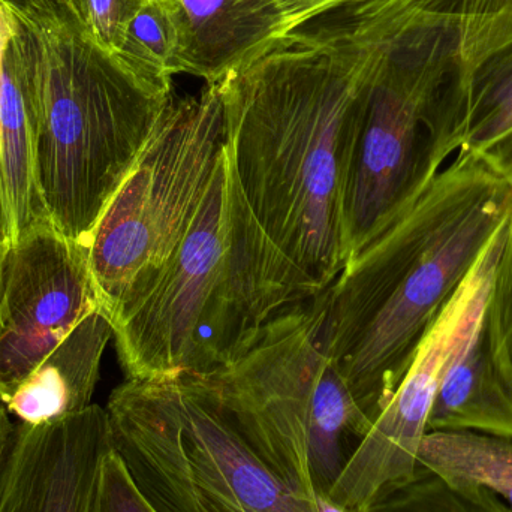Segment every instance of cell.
Instances as JSON below:
<instances>
[{
	"instance_id": "obj_1",
	"label": "cell",
	"mask_w": 512,
	"mask_h": 512,
	"mask_svg": "<svg viewBox=\"0 0 512 512\" xmlns=\"http://www.w3.org/2000/svg\"><path fill=\"white\" fill-rule=\"evenodd\" d=\"M378 59L376 42L280 41L218 83L231 283L255 330L348 264L346 189Z\"/></svg>"
},
{
	"instance_id": "obj_2",
	"label": "cell",
	"mask_w": 512,
	"mask_h": 512,
	"mask_svg": "<svg viewBox=\"0 0 512 512\" xmlns=\"http://www.w3.org/2000/svg\"><path fill=\"white\" fill-rule=\"evenodd\" d=\"M511 215V186L483 156L462 150L327 289L331 352L370 423Z\"/></svg>"
},
{
	"instance_id": "obj_3",
	"label": "cell",
	"mask_w": 512,
	"mask_h": 512,
	"mask_svg": "<svg viewBox=\"0 0 512 512\" xmlns=\"http://www.w3.org/2000/svg\"><path fill=\"white\" fill-rule=\"evenodd\" d=\"M21 20V18H20ZM36 107V182L48 221L87 246L174 92L99 47L68 8L27 21Z\"/></svg>"
},
{
	"instance_id": "obj_4",
	"label": "cell",
	"mask_w": 512,
	"mask_h": 512,
	"mask_svg": "<svg viewBox=\"0 0 512 512\" xmlns=\"http://www.w3.org/2000/svg\"><path fill=\"white\" fill-rule=\"evenodd\" d=\"M246 444L298 495H328L373 424L334 360L327 289L289 307L201 373Z\"/></svg>"
},
{
	"instance_id": "obj_5",
	"label": "cell",
	"mask_w": 512,
	"mask_h": 512,
	"mask_svg": "<svg viewBox=\"0 0 512 512\" xmlns=\"http://www.w3.org/2000/svg\"><path fill=\"white\" fill-rule=\"evenodd\" d=\"M379 59L352 156L349 259L399 222L462 149L468 66L456 35L423 17L376 39Z\"/></svg>"
},
{
	"instance_id": "obj_6",
	"label": "cell",
	"mask_w": 512,
	"mask_h": 512,
	"mask_svg": "<svg viewBox=\"0 0 512 512\" xmlns=\"http://www.w3.org/2000/svg\"><path fill=\"white\" fill-rule=\"evenodd\" d=\"M105 411L113 450L158 512H316L246 444L201 373L126 379Z\"/></svg>"
},
{
	"instance_id": "obj_7",
	"label": "cell",
	"mask_w": 512,
	"mask_h": 512,
	"mask_svg": "<svg viewBox=\"0 0 512 512\" xmlns=\"http://www.w3.org/2000/svg\"><path fill=\"white\" fill-rule=\"evenodd\" d=\"M225 144L219 84L173 93L146 149L92 231L87 264L111 325L158 283L203 204Z\"/></svg>"
},
{
	"instance_id": "obj_8",
	"label": "cell",
	"mask_w": 512,
	"mask_h": 512,
	"mask_svg": "<svg viewBox=\"0 0 512 512\" xmlns=\"http://www.w3.org/2000/svg\"><path fill=\"white\" fill-rule=\"evenodd\" d=\"M231 213L222 149L209 191L152 291L113 325L126 379L204 373L227 301Z\"/></svg>"
},
{
	"instance_id": "obj_9",
	"label": "cell",
	"mask_w": 512,
	"mask_h": 512,
	"mask_svg": "<svg viewBox=\"0 0 512 512\" xmlns=\"http://www.w3.org/2000/svg\"><path fill=\"white\" fill-rule=\"evenodd\" d=\"M507 225L457 289L418 348L396 393L328 493L337 504L364 512L382 487L414 475L418 448L429 432L430 411L445 372L462 354L486 312Z\"/></svg>"
},
{
	"instance_id": "obj_10",
	"label": "cell",
	"mask_w": 512,
	"mask_h": 512,
	"mask_svg": "<svg viewBox=\"0 0 512 512\" xmlns=\"http://www.w3.org/2000/svg\"><path fill=\"white\" fill-rule=\"evenodd\" d=\"M87 246L50 221L27 228L11 246L0 297V399L96 309Z\"/></svg>"
},
{
	"instance_id": "obj_11",
	"label": "cell",
	"mask_w": 512,
	"mask_h": 512,
	"mask_svg": "<svg viewBox=\"0 0 512 512\" xmlns=\"http://www.w3.org/2000/svg\"><path fill=\"white\" fill-rule=\"evenodd\" d=\"M113 450L104 408L56 423H14L0 474V512H92L99 472Z\"/></svg>"
},
{
	"instance_id": "obj_12",
	"label": "cell",
	"mask_w": 512,
	"mask_h": 512,
	"mask_svg": "<svg viewBox=\"0 0 512 512\" xmlns=\"http://www.w3.org/2000/svg\"><path fill=\"white\" fill-rule=\"evenodd\" d=\"M36 137L38 107L29 32L18 18L0 66V144L8 188L11 246L27 228L48 221L36 182Z\"/></svg>"
},
{
	"instance_id": "obj_13",
	"label": "cell",
	"mask_w": 512,
	"mask_h": 512,
	"mask_svg": "<svg viewBox=\"0 0 512 512\" xmlns=\"http://www.w3.org/2000/svg\"><path fill=\"white\" fill-rule=\"evenodd\" d=\"M188 24L183 74L218 84L280 42V0H179Z\"/></svg>"
},
{
	"instance_id": "obj_14",
	"label": "cell",
	"mask_w": 512,
	"mask_h": 512,
	"mask_svg": "<svg viewBox=\"0 0 512 512\" xmlns=\"http://www.w3.org/2000/svg\"><path fill=\"white\" fill-rule=\"evenodd\" d=\"M111 337L107 315L99 307L87 313L6 400L11 417L27 426H42L86 411L93 405Z\"/></svg>"
},
{
	"instance_id": "obj_15",
	"label": "cell",
	"mask_w": 512,
	"mask_h": 512,
	"mask_svg": "<svg viewBox=\"0 0 512 512\" xmlns=\"http://www.w3.org/2000/svg\"><path fill=\"white\" fill-rule=\"evenodd\" d=\"M427 429L472 430L512 439V387L496 360L484 316L445 372Z\"/></svg>"
},
{
	"instance_id": "obj_16",
	"label": "cell",
	"mask_w": 512,
	"mask_h": 512,
	"mask_svg": "<svg viewBox=\"0 0 512 512\" xmlns=\"http://www.w3.org/2000/svg\"><path fill=\"white\" fill-rule=\"evenodd\" d=\"M417 465L448 483L483 487L512 511V439L472 430H430Z\"/></svg>"
},
{
	"instance_id": "obj_17",
	"label": "cell",
	"mask_w": 512,
	"mask_h": 512,
	"mask_svg": "<svg viewBox=\"0 0 512 512\" xmlns=\"http://www.w3.org/2000/svg\"><path fill=\"white\" fill-rule=\"evenodd\" d=\"M186 50L188 24L179 0H144L117 57L150 86L173 92V78L185 71Z\"/></svg>"
},
{
	"instance_id": "obj_18",
	"label": "cell",
	"mask_w": 512,
	"mask_h": 512,
	"mask_svg": "<svg viewBox=\"0 0 512 512\" xmlns=\"http://www.w3.org/2000/svg\"><path fill=\"white\" fill-rule=\"evenodd\" d=\"M512 129V39L481 57L466 77L459 152L481 153Z\"/></svg>"
},
{
	"instance_id": "obj_19",
	"label": "cell",
	"mask_w": 512,
	"mask_h": 512,
	"mask_svg": "<svg viewBox=\"0 0 512 512\" xmlns=\"http://www.w3.org/2000/svg\"><path fill=\"white\" fill-rule=\"evenodd\" d=\"M364 512H512L483 487L448 483L423 466L379 490Z\"/></svg>"
},
{
	"instance_id": "obj_20",
	"label": "cell",
	"mask_w": 512,
	"mask_h": 512,
	"mask_svg": "<svg viewBox=\"0 0 512 512\" xmlns=\"http://www.w3.org/2000/svg\"><path fill=\"white\" fill-rule=\"evenodd\" d=\"M499 367L512 387V215L484 313Z\"/></svg>"
},
{
	"instance_id": "obj_21",
	"label": "cell",
	"mask_w": 512,
	"mask_h": 512,
	"mask_svg": "<svg viewBox=\"0 0 512 512\" xmlns=\"http://www.w3.org/2000/svg\"><path fill=\"white\" fill-rule=\"evenodd\" d=\"M144 0H68L66 8L92 41L117 56Z\"/></svg>"
},
{
	"instance_id": "obj_22",
	"label": "cell",
	"mask_w": 512,
	"mask_h": 512,
	"mask_svg": "<svg viewBox=\"0 0 512 512\" xmlns=\"http://www.w3.org/2000/svg\"><path fill=\"white\" fill-rule=\"evenodd\" d=\"M92 512H158L141 495L116 451L102 462Z\"/></svg>"
},
{
	"instance_id": "obj_23",
	"label": "cell",
	"mask_w": 512,
	"mask_h": 512,
	"mask_svg": "<svg viewBox=\"0 0 512 512\" xmlns=\"http://www.w3.org/2000/svg\"><path fill=\"white\" fill-rule=\"evenodd\" d=\"M18 18L8 6L0 3V66H2L3 51H5L6 44L9 38L14 35L15 27H17ZM0 221L5 227L6 234H8L9 242V203H8V188H6L5 164H3L2 144H0Z\"/></svg>"
},
{
	"instance_id": "obj_24",
	"label": "cell",
	"mask_w": 512,
	"mask_h": 512,
	"mask_svg": "<svg viewBox=\"0 0 512 512\" xmlns=\"http://www.w3.org/2000/svg\"><path fill=\"white\" fill-rule=\"evenodd\" d=\"M68 0H0L18 18L27 21L42 20L65 11Z\"/></svg>"
},
{
	"instance_id": "obj_25",
	"label": "cell",
	"mask_w": 512,
	"mask_h": 512,
	"mask_svg": "<svg viewBox=\"0 0 512 512\" xmlns=\"http://www.w3.org/2000/svg\"><path fill=\"white\" fill-rule=\"evenodd\" d=\"M512 188V129L492 146L478 153Z\"/></svg>"
},
{
	"instance_id": "obj_26",
	"label": "cell",
	"mask_w": 512,
	"mask_h": 512,
	"mask_svg": "<svg viewBox=\"0 0 512 512\" xmlns=\"http://www.w3.org/2000/svg\"><path fill=\"white\" fill-rule=\"evenodd\" d=\"M12 430H14V423L11 421V414L0 399V474H2L3 460H5L9 441H11Z\"/></svg>"
},
{
	"instance_id": "obj_27",
	"label": "cell",
	"mask_w": 512,
	"mask_h": 512,
	"mask_svg": "<svg viewBox=\"0 0 512 512\" xmlns=\"http://www.w3.org/2000/svg\"><path fill=\"white\" fill-rule=\"evenodd\" d=\"M313 504H315L316 512H354L349 508L343 507V505L337 504L328 495H315L313 498Z\"/></svg>"
},
{
	"instance_id": "obj_28",
	"label": "cell",
	"mask_w": 512,
	"mask_h": 512,
	"mask_svg": "<svg viewBox=\"0 0 512 512\" xmlns=\"http://www.w3.org/2000/svg\"><path fill=\"white\" fill-rule=\"evenodd\" d=\"M11 249L8 234L0 221V297H2L3 267H5L6 255Z\"/></svg>"
}]
</instances>
